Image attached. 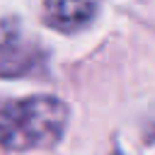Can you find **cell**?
Wrapping results in <instances>:
<instances>
[{"label": "cell", "mask_w": 155, "mask_h": 155, "mask_svg": "<svg viewBox=\"0 0 155 155\" xmlns=\"http://www.w3.org/2000/svg\"><path fill=\"white\" fill-rule=\"evenodd\" d=\"M65 126L68 107L58 97L0 99V145L7 150L48 148L61 140Z\"/></svg>", "instance_id": "cell-1"}, {"label": "cell", "mask_w": 155, "mask_h": 155, "mask_svg": "<svg viewBox=\"0 0 155 155\" xmlns=\"http://www.w3.org/2000/svg\"><path fill=\"white\" fill-rule=\"evenodd\" d=\"M99 10V0H44V19L58 31L87 27Z\"/></svg>", "instance_id": "cell-2"}, {"label": "cell", "mask_w": 155, "mask_h": 155, "mask_svg": "<svg viewBox=\"0 0 155 155\" xmlns=\"http://www.w3.org/2000/svg\"><path fill=\"white\" fill-rule=\"evenodd\" d=\"M34 51L15 22L0 24V75H22L31 68Z\"/></svg>", "instance_id": "cell-3"}, {"label": "cell", "mask_w": 155, "mask_h": 155, "mask_svg": "<svg viewBox=\"0 0 155 155\" xmlns=\"http://www.w3.org/2000/svg\"><path fill=\"white\" fill-rule=\"evenodd\" d=\"M148 136L155 138V109H153V114H150V119H148Z\"/></svg>", "instance_id": "cell-4"}]
</instances>
